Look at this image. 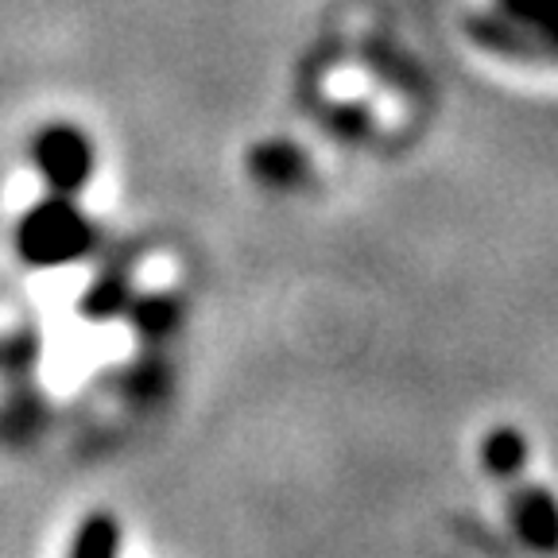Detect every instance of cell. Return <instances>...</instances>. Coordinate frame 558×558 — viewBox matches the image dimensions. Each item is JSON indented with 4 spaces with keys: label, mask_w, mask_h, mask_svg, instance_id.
Listing matches in <instances>:
<instances>
[{
    "label": "cell",
    "mask_w": 558,
    "mask_h": 558,
    "mask_svg": "<svg viewBox=\"0 0 558 558\" xmlns=\"http://www.w3.org/2000/svg\"><path fill=\"white\" fill-rule=\"evenodd\" d=\"M532 446L515 427H493L481 442V465L493 481H515L527 470Z\"/></svg>",
    "instance_id": "277c9868"
},
{
    "label": "cell",
    "mask_w": 558,
    "mask_h": 558,
    "mask_svg": "<svg viewBox=\"0 0 558 558\" xmlns=\"http://www.w3.org/2000/svg\"><path fill=\"white\" fill-rule=\"evenodd\" d=\"M132 303V283L124 271H105L101 279H94L86 288V295L78 299V314L86 323H113L129 311Z\"/></svg>",
    "instance_id": "5b68a950"
},
{
    "label": "cell",
    "mask_w": 558,
    "mask_h": 558,
    "mask_svg": "<svg viewBox=\"0 0 558 558\" xmlns=\"http://www.w3.org/2000/svg\"><path fill=\"white\" fill-rule=\"evenodd\" d=\"M253 171H256V179L268 186H295L306 174V163L288 144H268V148H260L253 156Z\"/></svg>",
    "instance_id": "ba28073f"
},
{
    "label": "cell",
    "mask_w": 558,
    "mask_h": 558,
    "mask_svg": "<svg viewBox=\"0 0 558 558\" xmlns=\"http://www.w3.org/2000/svg\"><path fill=\"white\" fill-rule=\"evenodd\" d=\"M132 318V326H136L144 338H167V333L179 326V303H174L171 295H132L129 311H124Z\"/></svg>",
    "instance_id": "52a82bcc"
},
{
    "label": "cell",
    "mask_w": 558,
    "mask_h": 558,
    "mask_svg": "<svg viewBox=\"0 0 558 558\" xmlns=\"http://www.w3.org/2000/svg\"><path fill=\"white\" fill-rule=\"evenodd\" d=\"M35 167L44 174V183L51 186V194H74L86 191L89 174H94V148L78 129H66V124H54L35 136Z\"/></svg>",
    "instance_id": "7a4b0ae2"
},
{
    "label": "cell",
    "mask_w": 558,
    "mask_h": 558,
    "mask_svg": "<svg viewBox=\"0 0 558 558\" xmlns=\"http://www.w3.org/2000/svg\"><path fill=\"white\" fill-rule=\"evenodd\" d=\"M508 520L535 555H558V497L543 485H515L508 493Z\"/></svg>",
    "instance_id": "3957f363"
},
{
    "label": "cell",
    "mask_w": 558,
    "mask_h": 558,
    "mask_svg": "<svg viewBox=\"0 0 558 558\" xmlns=\"http://www.w3.org/2000/svg\"><path fill=\"white\" fill-rule=\"evenodd\" d=\"M121 555V523L109 512H89L74 532L70 558H117Z\"/></svg>",
    "instance_id": "8992f818"
},
{
    "label": "cell",
    "mask_w": 558,
    "mask_h": 558,
    "mask_svg": "<svg viewBox=\"0 0 558 558\" xmlns=\"http://www.w3.org/2000/svg\"><path fill=\"white\" fill-rule=\"evenodd\" d=\"M97 244V226L66 194L35 202L16 226V253L32 268H66L89 256Z\"/></svg>",
    "instance_id": "6da1fadb"
}]
</instances>
